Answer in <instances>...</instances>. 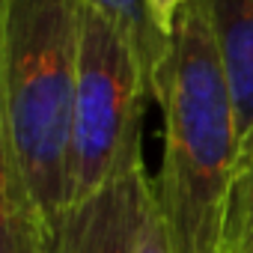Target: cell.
<instances>
[{"label":"cell","instance_id":"obj_8","mask_svg":"<svg viewBox=\"0 0 253 253\" xmlns=\"http://www.w3.org/2000/svg\"><path fill=\"white\" fill-rule=\"evenodd\" d=\"M220 253H253V125L238 140L223 211Z\"/></svg>","mask_w":253,"mask_h":253},{"label":"cell","instance_id":"obj_4","mask_svg":"<svg viewBox=\"0 0 253 253\" xmlns=\"http://www.w3.org/2000/svg\"><path fill=\"white\" fill-rule=\"evenodd\" d=\"M149 191L152 176L143 158H137L69 209L57 232V253H137Z\"/></svg>","mask_w":253,"mask_h":253},{"label":"cell","instance_id":"obj_10","mask_svg":"<svg viewBox=\"0 0 253 253\" xmlns=\"http://www.w3.org/2000/svg\"><path fill=\"white\" fill-rule=\"evenodd\" d=\"M185 3H188V0H146V6H149V12H152V21L158 24V30H161L167 39H173Z\"/></svg>","mask_w":253,"mask_h":253},{"label":"cell","instance_id":"obj_5","mask_svg":"<svg viewBox=\"0 0 253 253\" xmlns=\"http://www.w3.org/2000/svg\"><path fill=\"white\" fill-rule=\"evenodd\" d=\"M209 12L229 78L241 140L253 125V0H209Z\"/></svg>","mask_w":253,"mask_h":253},{"label":"cell","instance_id":"obj_6","mask_svg":"<svg viewBox=\"0 0 253 253\" xmlns=\"http://www.w3.org/2000/svg\"><path fill=\"white\" fill-rule=\"evenodd\" d=\"M0 253H57V229L45 220L24 179L0 155Z\"/></svg>","mask_w":253,"mask_h":253},{"label":"cell","instance_id":"obj_3","mask_svg":"<svg viewBox=\"0 0 253 253\" xmlns=\"http://www.w3.org/2000/svg\"><path fill=\"white\" fill-rule=\"evenodd\" d=\"M149 89L131 36L101 6L81 0V51L72 128L75 203L143 158L140 122Z\"/></svg>","mask_w":253,"mask_h":253},{"label":"cell","instance_id":"obj_9","mask_svg":"<svg viewBox=\"0 0 253 253\" xmlns=\"http://www.w3.org/2000/svg\"><path fill=\"white\" fill-rule=\"evenodd\" d=\"M137 253H179L173 232L167 226L164 209L158 203V191H155V179H152V191L146 200V211H143V226H140V238H137Z\"/></svg>","mask_w":253,"mask_h":253},{"label":"cell","instance_id":"obj_7","mask_svg":"<svg viewBox=\"0 0 253 253\" xmlns=\"http://www.w3.org/2000/svg\"><path fill=\"white\" fill-rule=\"evenodd\" d=\"M92 3L101 6L125 33L131 36V42L137 48V57L143 63L149 98L158 104V98L164 92L170 57H173V39H167L158 30V24L152 21V12L146 6V0H92Z\"/></svg>","mask_w":253,"mask_h":253},{"label":"cell","instance_id":"obj_1","mask_svg":"<svg viewBox=\"0 0 253 253\" xmlns=\"http://www.w3.org/2000/svg\"><path fill=\"white\" fill-rule=\"evenodd\" d=\"M164 155L158 203L179 253H220L229 179L238 155V119L209 0H188L158 98Z\"/></svg>","mask_w":253,"mask_h":253},{"label":"cell","instance_id":"obj_2","mask_svg":"<svg viewBox=\"0 0 253 253\" xmlns=\"http://www.w3.org/2000/svg\"><path fill=\"white\" fill-rule=\"evenodd\" d=\"M81 0H0V155L60 232L75 206Z\"/></svg>","mask_w":253,"mask_h":253}]
</instances>
